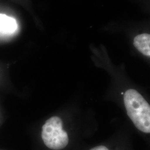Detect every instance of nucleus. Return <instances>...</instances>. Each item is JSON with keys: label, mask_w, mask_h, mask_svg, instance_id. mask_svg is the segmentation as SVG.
<instances>
[{"label": "nucleus", "mask_w": 150, "mask_h": 150, "mask_svg": "<svg viewBox=\"0 0 150 150\" xmlns=\"http://www.w3.org/2000/svg\"><path fill=\"white\" fill-rule=\"evenodd\" d=\"M91 59L103 70L109 82L103 99L113 103L125 115L132 129L141 136L150 147V94L128 75L123 64H115L103 45L90 46Z\"/></svg>", "instance_id": "nucleus-1"}, {"label": "nucleus", "mask_w": 150, "mask_h": 150, "mask_svg": "<svg viewBox=\"0 0 150 150\" xmlns=\"http://www.w3.org/2000/svg\"><path fill=\"white\" fill-rule=\"evenodd\" d=\"M98 126L94 110L84 107L80 101L71 108L67 119L58 115L48 118L42 126L41 138L49 149L64 150L70 144L69 131L81 136L91 134Z\"/></svg>", "instance_id": "nucleus-2"}, {"label": "nucleus", "mask_w": 150, "mask_h": 150, "mask_svg": "<svg viewBox=\"0 0 150 150\" xmlns=\"http://www.w3.org/2000/svg\"><path fill=\"white\" fill-rule=\"evenodd\" d=\"M131 54L143 61L150 68V18L129 22L123 26Z\"/></svg>", "instance_id": "nucleus-3"}, {"label": "nucleus", "mask_w": 150, "mask_h": 150, "mask_svg": "<svg viewBox=\"0 0 150 150\" xmlns=\"http://www.w3.org/2000/svg\"><path fill=\"white\" fill-rule=\"evenodd\" d=\"M17 29L16 20L5 14H0V33L11 34Z\"/></svg>", "instance_id": "nucleus-4"}, {"label": "nucleus", "mask_w": 150, "mask_h": 150, "mask_svg": "<svg viewBox=\"0 0 150 150\" xmlns=\"http://www.w3.org/2000/svg\"><path fill=\"white\" fill-rule=\"evenodd\" d=\"M88 150H112L111 148H110L107 145H97L91 149H90Z\"/></svg>", "instance_id": "nucleus-5"}]
</instances>
